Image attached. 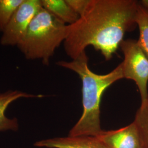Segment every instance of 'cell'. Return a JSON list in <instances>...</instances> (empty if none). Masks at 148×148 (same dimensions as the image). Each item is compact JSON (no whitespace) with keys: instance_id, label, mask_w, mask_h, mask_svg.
<instances>
[{"instance_id":"4fadbf2b","label":"cell","mask_w":148,"mask_h":148,"mask_svg":"<svg viewBox=\"0 0 148 148\" xmlns=\"http://www.w3.org/2000/svg\"><path fill=\"white\" fill-rule=\"evenodd\" d=\"M69 5L79 16H82L86 10L90 0H66Z\"/></svg>"},{"instance_id":"6da1fadb","label":"cell","mask_w":148,"mask_h":148,"mask_svg":"<svg viewBox=\"0 0 148 148\" xmlns=\"http://www.w3.org/2000/svg\"><path fill=\"white\" fill-rule=\"evenodd\" d=\"M138 6L134 0H90L79 20L69 25L63 42L67 56L74 60L91 46L110 60L126 33L137 26Z\"/></svg>"},{"instance_id":"5bb4252c","label":"cell","mask_w":148,"mask_h":148,"mask_svg":"<svg viewBox=\"0 0 148 148\" xmlns=\"http://www.w3.org/2000/svg\"><path fill=\"white\" fill-rule=\"evenodd\" d=\"M139 3L148 12V0H141L138 1Z\"/></svg>"},{"instance_id":"3957f363","label":"cell","mask_w":148,"mask_h":148,"mask_svg":"<svg viewBox=\"0 0 148 148\" xmlns=\"http://www.w3.org/2000/svg\"><path fill=\"white\" fill-rule=\"evenodd\" d=\"M68 30L69 25L42 7L16 47L27 60H40L48 65L57 48L65 41Z\"/></svg>"},{"instance_id":"277c9868","label":"cell","mask_w":148,"mask_h":148,"mask_svg":"<svg viewBox=\"0 0 148 148\" xmlns=\"http://www.w3.org/2000/svg\"><path fill=\"white\" fill-rule=\"evenodd\" d=\"M120 47L123 54L122 62L123 79L133 80L139 92L141 103L148 101V58L137 40L127 39Z\"/></svg>"},{"instance_id":"5b68a950","label":"cell","mask_w":148,"mask_h":148,"mask_svg":"<svg viewBox=\"0 0 148 148\" xmlns=\"http://www.w3.org/2000/svg\"><path fill=\"white\" fill-rule=\"evenodd\" d=\"M42 8L41 0H23L2 33L0 43L3 46H17L32 21Z\"/></svg>"},{"instance_id":"8fae6325","label":"cell","mask_w":148,"mask_h":148,"mask_svg":"<svg viewBox=\"0 0 148 148\" xmlns=\"http://www.w3.org/2000/svg\"><path fill=\"white\" fill-rule=\"evenodd\" d=\"M23 0H0V32L5 31L11 17Z\"/></svg>"},{"instance_id":"ba28073f","label":"cell","mask_w":148,"mask_h":148,"mask_svg":"<svg viewBox=\"0 0 148 148\" xmlns=\"http://www.w3.org/2000/svg\"><path fill=\"white\" fill-rule=\"evenodd\" d=\"M42 95H32L19 90H8L0 93V131H16L19 128V122L16 118H10L5 115V111L12 103L21 98H40Z\"/></svg>"},{"instance_id":"8992f818","label":"cell","mask_w":148,"mask_h":148,"mask_svg":"<svg viewBox=\"0 0 148 148\" xmlns=\"http://www.w3.org/2000/svg\"><path fill=\"white\" fill-rule=\"evenodd\" d=\"M97 137L108 148H145L141 134L134 121L118 130H102Z\"/></svg>"},{"instance_id":"52a82bcc","label":"cell","mask_w":148,"mask_h":148,"mask_svg":"<svg viewBox=\"0 0 148 148\" xmlns=\"http://www.w3.org/2000/svg\"><path fill=\"white\" fill-rule=\"evenodd\" d=\"M46 148H108L97 136H67L43 139L34 144Z\"/></svg>"},{"instance_id":"30bf717a","label":"cell","mask_w":148,"mask_h":148,"mask_svg":"<svg viewBox=\"0 0 148 148\" xmlns=\"http://www.w3.org/2000/svg\"><path fill=\"white\" fill-rule=\"evenodd\" d=\"M136 24L139 31V37L138 42L148 58V12L139 2Z\"/></svg>"},{"instance_id":"7c38bea8","label":"cell","mask_w":148,"mask_h":148,"mask_svg":"<svg viewBox=\"0 0 148 148\" xmlns=\"http://www.w3.org/2000/svg\"><path fill=\"white\" fill-rule=\"evenodd\" d=\"M133 121L141 134L145 148H148V101L141 103Z\"/></svg>"},{"instance_id":"9c48e42d","label":"cell","mask_w":148,"mask_h":148,"mask_svg":"<svg viewBox=\"0 0 148 148\" xmlns=\"http://www.w3.org/2000/svg\"><path fill=\"white\" fill-rule=\"evenodd\" d=\"M41 3L45 10L66 25L74 24L79 18L66 0H41Z\"/></svg>"},{"instance_id":"7a4b0ae2","label":"cell","mask_w":148,"mask_h":148,"mask_svg":"<svg viewBox=\"0 0 148 148\" xmlns=\"http://www.w3.org/2000/svg\"><path fill=\"white\" fill-rule=\"evenodd\" d=\"M57 64L73 71L79 76L82 81L83 111L68 136H98L102 131L100 110L101 97L112 84L123 79L122 63L108 74H96L90 69L88 58L85 51L70 62L59 61Z\"/></svg>"}]
</instances>
